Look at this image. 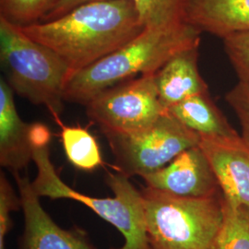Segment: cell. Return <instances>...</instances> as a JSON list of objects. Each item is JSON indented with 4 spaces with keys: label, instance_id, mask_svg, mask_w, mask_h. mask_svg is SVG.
Wrapping results in <instances>:
<instances>
[{
    "label": "cell",
    "instance_id": "6da1fadb",
    "mask_svg": "<svg viewBox=\"0 0 249 249\" xmlns=\"http://www.w3.org/2000/svg\"><path fill=\"white\" fill-rule=\"evenodd\" d=\"M19 27L31 39L57 53L71 75L113 53L145 29L132 0L91 2L56 19Z\"/></svg>",
    "mask_w": 249,
    "mask_h": 249
},
{
    "label": "cell",
    "instance_id": "7a4b0ae2",
    "mask_svg": "<svg viewBox=\"0 0 249 249\" xmlns=\"http://www.w3.org/2000/svg\"><path fill=\"white\" fill-rule=\"evenodd\" d=\"M200 32L183 23L170 28H145L133 40L67 81L66 102L86 106L104 90L137 75L155 74L175 54L199 45Z\"/></svg>",
    "mask_w": 249,
    "mask_h": 249
},
{
    "label": "cell",
    "instance_id": "3957f363",
    "mask_svg": "<svg viewBox=\"0 0 249 249\" xmlns=\"http://www.w3.org/2000/svg\"><path fill=\"white\" fill-rule=\"evenodd\" d=\"M33 160L37 176L31 181V186L39 197L71 199L89 208L123 234L124 245L120 249H151L146 231L142 194L130 183L129 178L118 171L107 172L106 183L114 196L97 198L80 193L63 181L50 159L49 145L34 147Z\"/></svg>",
    "mask_w": 249,
    "mask_h": 249
},
{
    "label": "cell",
    "instance_id": "277c9868",
    "mask_svg": "<svg viewBox=\"0 0 249 249\" xmlns=\"http://www.w3.org/2000/svg\"><path fill=\"white\" fill-rule=\"evenodd\" d=\"M151 249H213L223 223V196L186 197L142 187Z\"/></svg>",
    "mask_w": 249,
    "mask_h": 249
},
{
    "label": "cell",
    "instance_id": "5b68a950",
    "mask_svg": "<svg viewBox=\"0 0 249 249\" xmlns=\"http://www.w3.org/2000/svg\"><path fill=\"white\" fill-rule=\"evenodd\" d=\"M0 59L14 92L54 117L64 109V91L71 71L51 48L27 36L20 27L0 16Z\"/></svg>",
    "mask_w": 249,
    "mask_h": 249
},
{
    "label": "cell",
    "instance_id": "8992f818",
    "mask_svg": "<svg viewBox=\"0 0 249 249\" xmlns=\"http://www.w3.org/2000/svg\"><path fill=\"white\" fill-rule=\"evenodd\" d=\"M104 134L116 171L127 178H142L164 167L183 151L199 145L201 138L167 112L142 129Z\"/></svg>",
    "mask_w": 249,
    "mask_h": 249
},
{
    "label": "cell",
    "instance_id": "52a82bcc",
    "mask_svg": "<svg viewBox=\"0 0 249 249\" xmlns=\"http://www.w3.org/2000/svg\"><path fill=\"white\" fill-rule=\"evenodd\" d=\"M155 74L125 80L99 93L85 106L87 116L103 133L132 132L153 124L166 112Z\"/></svg>",
    "mask_w": 249,
    "mask_h": 249
},
{
    "label": "cell",
    "instance_id": "ba28073f",
    "mask_svg": "<svg viewBox=\"0 0 249 249\" xmlns=\"http://www.w3.org/2000/svg\"><path fill=\"white\" fill-rule=\"evenodd\" d=\"M21 200L24 228L18 249H98L84 231L65 230L54 223L34 192L28 177L13 176Z\"/></svg>",
    "mask_w": 249,
    "mask_h": 249
},
{
    "label": "cell",
    "instance_id": "9c48e42d",
    "mask_svg": "<svg viewBox=\"0 0 249 249\" xmlns=\"http://www.w3.org/2000/svg\"><path fill=\"white\" fill-rule=\"evenodd\" d=\"M147 187L177 196L209 197L222 193L213 167L199 145L187 149L164 167L143 176Z\"/></svg>",
    "mask_w": 249,
    "mask_h": 249
},
{
    "label": "cell",
    "instance_id": "30bf717a",
    "mask_svg": "<svg viewBox=\"0 0 249 249\" xmlns=\"http://www.w3.org/2000/svg\"><path fill=\"white\" fill-rule=\"evenodd\" d=\"M199 146L210 161L224 197L249 207V144L239 134L201 136Z\"/></svg>",
    "mask_w": 249,
    "mask_h": 249
},
{
    "label": "cell",
    "instance_id": "8fae6325",
    "mask_svg": "<svg viewBox=\"0 0 249 249\" xmlns=\"http://www.w3.org/2000/svg\"><path fill=\"white\" fill-rule=\"evenodd\" d=\"M32 124L18 116L14 90L8 81L0 79V164L15 176L33 160Z\"/></svg>",
    "mask_w": 249,
    "mask_h": 249
},
{
    "label": "cell",
    "instance_id": "7c38bea8",
    "mask_svg": "<svg viewBox=\"0 0 249 249\" xmlns=\"http://www.w3.org/2000/svg\"><path fill=\"white\" fill-rule=\"evenodd\" d=\"M185 22L222 39L249 32V0H188Z\"/></svg>",
    "mask_w": 249,
    "mask_h": 249
},
{
    "label": "cell",
    "instance_id": "4fadbf2b",
    "mask_svg": "<svg viewBox=\"0 0 249 249\" xmlns=\"http://www.w3.org/2000/svg\"><path fill=\"white\" fill-rule=\"evenodd\" d=\"M198 46L172 56L155 74L159 98L166 110L193 95L208 91L197 65Z\"/></svg>",
    "mask_w": 249,
    "mask_h": 249
},
{
    "label": "cell",
    "instance_id": "5bb4252c",
    "mask_svg": "<svg viewBox=\"0 0 249 249\" xmlns=\"http://www.w3.org/2000/svg\"><path fill=\"white\" fill-rule=\"evenodd\" d=\"M166 112L201 136H233L238 134L215 105L209 90L172 106L166 109Z\"/></svg>",
    "mask_w": 249,
    "mask_h": 249
},
{
    "label": "cell",
    "instance_id": "9a60e30c",
    "mask_svg": "<svg viewBox=\"0 0 249 249\" xmlns=\"http://www.w3.org/2000/svg\"><path fill=\"white\" fill-rule=\"evenodd\" d=\"M54 119L61 127L63 148L73 166L83 171H92L103 165L98 142L86 128L65 125L58 116Z\"/></svg>",
    "mask_w": 249,
    "mask_h": 249
},
{
    "label": "cell",
    "instance_id": "2e32d148",
    "mask_svg": "<svg viewBox=\"0 0 249 249\" xmlns=\"http://www.w3.org/2000/svg\"><path fill=\"white\" fill-rule=\"evenodd\" d=\"M223 212L213 249H249V207L223 196Z\"/></svg>",
    "mask_w": 249,
    "mask_h": 249
},
{
    "label": "cell",
    "instance_id": "e0dca14e",
    "mask_svg": "<svg viewBox=\"0 0 249 249\" xmlns=\"http://www.w3.org/2000/svg\"><path fill=\"white\" fill-rule=\"evenodd\" d=\"M145 28H170L185 22L188 0H132Z\"/></svg>",
    "mask_w": 249,
    "mask_h": 249
},
{
    "label": "cell",
    "instance_id": "ac0fdd59",
    "mask_svg": "<svg viewBox=\"0 0 249 249\" xmlns=\"http://www.w3.org/2000/svg\"><path fill=\"white\" fill-rule=\"evenodd\" d=\"M57 0H0V16L18 26L40 22Z\"/></svg>",
    "mask_w": 249,
    "mask_h": 249
},
{
    "label": "cell",
    "instance_id": "d6986e66",
    "mask_svg": "<svg viewBox=\"0 0 249 249\" xmlns=\"http://www.w3.org/2000/svg\"><path fill=\"white\" fill-rule=\"evenodd\" d=\"M223 40L224 50L239 81L249 85V32L233 34Z\"/></svg>",
    "mask_w": 249,
    "mask_h": 249
},
{
    "label": "cell",
    "instance_id": "ffe728a7",
    "mask_svg": "<svg viewBox=\"0 0 249 249\" xmlns=\"http://www.w3.org/2000/svg\"><path fill=\"white\" fill-rule=\"evenodd\" d=\"M21 209L20 196L17 195L9 179L0 175V249H5V238L11 228L10 213Z\"/></svg>",
    "mask_w": 249,
    "mask_h": 249
},
{
    "label": "cell",
    "instance_id": "44dd1931",
    "mask_svg": "<svg viewBox=\"0 0 249 249\" xmlns=\"http://www.w3.org/2000/svg\"><path fill=\"white\" fill-rule=\"evenodd\" d=\"M226 102L230 105L239 119L242 127V137L249 144V85L239 81L225 95Z\"/></svg>",
    "mask_w": 249,
    "mask_h": 249
},
{
    "label": "cell",
    "instance_id": "7402d4cb",
    "mask_svg": "<svg viewBox=\"0 0 249 249\" xmlns=\"http://www.w3.org/2000/svg\"><path fill=\"white\" fill-rule=\"evenodd\" d=\"M98 1H107V0H57L53 9H51L40 22H45L60 18L65 14L71 11L72 9H76L81 5L88 4L91 2Z\"/></svg>",
    "mask_w": 249,
    "mask_h": 249
},
{
    "label": "cell",
    "instance_id": "603a6c76",
    "mask_svg": "<svg viewBox=\"0 0 249 249\" xmlns=\"http://www.w3.org/2000/svg\"><path fill=\"white\" fill-rule=\"evenodd\" d=\"M31 139L33 146H47L51 141L50 129L41 123L32 124Z\"/></svg>",
    "mask_w": 249,
    "mask_h": 249
}]
</instances>
